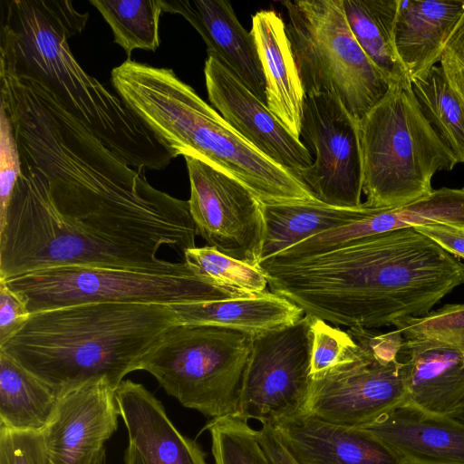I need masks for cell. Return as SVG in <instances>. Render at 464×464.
<instances>
[{"mask_svg": "<svg viewBox=\"0 0 464 464\" xmlns=\"http://www.w3.org/2000/svg\"><path fill=\"white\" fill-rule=\"evenodd\" d=\"M142 173L78 120L43 133L0 218V279L68 266L193 275L158 256L196 247L188 201Z\"/></svg>", "mask_w": 464, "mask_h": 464, "instance_id": "cell-1", "label": "cell"}, {"mask_svg": "<svg viewBox=\"0 0 464 464\" xmlns=\"http://www.w3.org/2000/svg\"><path fill=\"white\" fill-rule=\"evenodd\" d=\"M268 286L336 325L395 326L464 283V264L415 227L372 235L283 266L258 265Z\"/></svg>", "mask_w": 464, "mask_h": 464, "instance_id": "cell-2", "label": "cell"}, {"mask_svg": "<svg viewBox=\"0 0 464 464\" xmlns=\"http://www.w3.org/2000/svg\"><path fill=\"white\" fill-rule=\"evenodd\" d=\"M88 18L72 1H3L0 71L41 82L130 167L165 169L172 154L70 50L69 38L82 33Z\"/></svg>", "mask_w": 464, "mask_h": 464, "instance_id": "cell-3", "label": "cell"}, {"mask_svg": "<svg viewBox=\"0 0 464 464\" xmlns=\"http://www.w3.org/2000/svg\"><path fill=\"white\" fill-rule=\"evenodd\" d=\"M179 321L169 304L93 303L30 314L0 351L58 397L105 380L116 391Z\"/></svg>", "mask_w": 464, "mask_h": 464, "instance_id": "cell-4", "label": "cell"}, {"mask_svg": "<svg viewBox=\"0 0 464 464\" xmlns=\"http://www.w3.org/2000/svg\"><path fill=\"white\" fill-rule=\"evenodd\" d=\"M117 94L175 158L200 160L232 176L263 204L318 201L288 170L239 135L169 68L127 59L114 67Z\"/></svg>", "mask_w": 464, "mask_h": 464, "instance_id": "cell-5", "label": "cell"}, {"mask_svg": "<svg viewBox=\"0 0 464 464\" xmlns=\"http://www.w3.org/2000/svg\"><path fill=\"white\" fill-rule=\"evenodd\" d=\"M365 203L398 208L430 192L432 177L459 164L423 115L405 75L357 121Z\"/></svg>", "mask_w": 464, "mask_h": 464, "instance_id": "cell-6", "label": "cell"}, {"mask_svg": "<svg viewBox=\"0 0 464 464\" xmlns=\"http://www.w3.org/2000/svg\"><path fill=\"white\" fill-rule=\"evenodd\" d=\"M286 32L305 96L337 97L360 121L387 92L391 82L358 44L343 0L281 1Z\"/></svg>", "mask_w": 464, "mask_h": 464, "instance_id": "cell-7", "label": "cell"}, {"mask_svg": "<svg viewBox=\"0 0 464 464\" xmlns=\"http://www.w3.org/2000/svg\"><path fill=\"white\" fill-rule=\"evenodd\" d=\"M254 334L206 325L171 326L143 358L167 394L211 419L236 416Z\"/></svg>", "mask_w": 464, "mask_h": 464, "instance_id": "cell-8", "label": "cell"}, {"mask_svg": "<svg viewBox=\"0 0 464 464\" xmlns=\"http://www.w3.org/2000/svg\"><path fill=\"white\" fill-rule=\"evenodd\" d=\"M354 340L343 358L311 375L305 411L351 427L368 425L407 401L399 360L403 337L352 327Z\"/></svg>", "mask_w": 464, "mask_h": 464, "instance_id": "cell-9", "label": "cell"}, {"mask_svg": "<svg viewBox=\"0 0 464 464\" xmlns=\"http://www.w3.org/2000/svg\"><path fill=\"white\" fill-rule=\"evenodd\" d=\"M3 281L24 301L30 314L93 303L171 304L235 298L194 275L96 266L50 267Z\"/></svg>", "mask_w": 464, "mask_h": 464, "instance_id": "cell-10", "label": "cell"}, {"mask_svg": "<svg viewBox=\"0 0 464 464\" xmlns=\"http://www.w3.org/2000/svg\"><path fill=\"white\" fill-rule=\"evenodd\" d=\"M312 317L254 335L237 417L262 424L305 412L310 388Z\"/></svg>", "mask_w": 464, "mask_h": 464, "instance_id": "cell-11", "label": "cell"}, {"mask_svg": "<svg viewBox=\"0 0 464 464\" xmlns=\"http://www.w3.org/2000/svg\"><path fill=\"white\" fill-rule=\"evenodd\" d=\"M314 150L313 164L296 179L329 206H362V162L357 121L328 93L305 96L300 138Z\"/></svg>", "mask_w": 464, "mask_h": 464, "instance_id": "cell-12", "label": "cell"}, {"mask_svg": "<svg viewBox=\"0 0 464 464\" xmlns=\"http://www.w3.org/2000/svg\"><path fill=\"white\" fill-rule=\"evenodd\" d=\"M184 158L197 234L219 252L257 266L266 237L264 204L232 176L196 158Z\"/></svg>", "mask_w": 464, "mask_h": 464, "instance_id": "cell-13", "label": "cell"}, {"mask_svg": "<svg viewBox=\"0 0 464 464\" xmlns=\"http://www.w3.org/2000/svg\"><path fill=\"white\" fill-rule=\"evenodd\" d=\"M119 418L115 390L105 380L62 394L41 431L48 464H99Z\"/></svg>", "mask_w": 464, "mask_h": 464, "instance_id": "cell-14", "label": "cell"}, {"mask_svg": "<svg viewBox=\"0 0 464 464\" xmlns=\"http://www.w3.org/2000/svg\"><path fill=\"white\" fill-rule=\"evenodd\" d=\"M204 74L213 108L254 148L295 177L313 164L301 140L221 63L208 56Z\"/></svg>", "mask_w": 464, "mask_h": 464, "instance_id": "cell-15", "label": "cell"}, {"mask_svg": "<svg viewBox=\"0 0 464 464\" xmlns=\"http://www.w3.org/2000/svg\"><path fill=\"white\" fill-rule=\"evenodd\" d=\"M270 425L298 464H406L362 428L333 422L310 412Z\"/></svg>", "mask_w": 464, "mask_h": 464, "instance_id": "cell-16", "label": "cell"}, {"mask_svg": "<svg viewBox=\"0 0 464 464\" xmlns=\"http://www.w3.org/2000/svg\"><path fill=\"white\" fill-rule=\"evenodd\" d=\"M160 1L163 12L180 14L197 30L208 56L221 63L266 103V80L254 37L242 26L229 1Z\"/></svg>", "mask_w": 464, "mask_h": 464, "instance_id": "cell-17", "label": "cell"}, {"mask_svg": "<svg viewBox=\"0 0 464 464\" xmlns=\"http://www.w3.org/2000/svg\"><path fill=\"white\" fill-rule=\"evenodd\" d=\"M446 223L464 226V188H441L398 208H377L364 218L310 237L290 247L300 261L339 249L361 238L401 228Z\"/></svg>", "mask_w": 464, "mask_h": 464, "instance_id": "cell-18", "label": "cell"}, {"mask_svg": "<svg viewBox=\"0 0 464 464\" xmlns=\"http://www.w3.org/2000/svg\"><path fill=\"white\" fill-rule=\"evenodd\" d=\"M360 428L406 464H464V421L450 415L427 412L405 401Z\"/></svg>", "mask_w": 464, "mask_h": 464, "instance_id": "cell-19", "label": "cell"}, {"mask_svg": "<svg viewBox=\"0 0 464 464\" xmlns=\"http://www.w3.org/2000/svg\"><path fill=\"white\" fill-rule=\"evenodd\" d=\"M115 399L128 443L143 464H207L199 445L176 428L162 402L141 383L123 380Z\"/></svg>", "mask_w": 464, "mask_h": 464, "instance_id": "cell-20", "label": "cell"}, {"mask_svg": "<svg viewBox=\"0 0 464 464\" xmlns=\"http://www.w3.org/2000/svg\"><path fill=\"white\" fill-rule=\"evenodd\" d=\"M407 401L430 413L452 415L464 401V355L428 339H404L399 352Z\"/></svg>", "mask_w": 464, "mask_h": 464, "instance_id": "cell-21", "label": "cell"}, {"mask_svg": "<svg viewBox=\"0 0 464 464\" xmlns=\"http://www.w3.org/2000/svg\"><path fill=\"white\" fill-rule=\"evenodd\" d=\"M254 37L266 80V103L274 115L300 139L305 93L286 25L274 10L252 17Z\"/></svg>", "mask_w": 464, "mask_h": 464, "instance_id": "cell-22", "label": "cell"}, {"mask_svg": "<svg viewBox=\"0 0 464 464\" xmlns=\"http://www.w3.org/2000/svg\"><path fill=\"white\" fill-rule=\"evenodd\" d=\"M463 14L464 0H400L395 48L411 80L440 63Z\"/></svg>", "mask_w": 464, "mask_h": 464, "instance_id": "cell-23", "label": "cell"}, {"mask_svg": "<svg viewBox=\"0 0 464 464\" xmlns=\"http://www.w3.org/2000/svg\"><path fill=\"white\" fill-rule=\"evenodd\" d=\"M169 305L179 324L227 328L254 335L290 325L304 315L296 304L270 291L255 297Z\"/></svg>", "mask_w": 464, "mask_h": 464, "instance_id": "cell-24", "label": "cell"}, {"mask_svg": "<svg viewBox=\"0 0 464 464\" xmlns=\"http://www.w3.org/2000/svg\"><path fill=\"white\" fill-rule=\"evenodd\" d=\"M372 208L365 202L355 208L333 207L320 201L264 204L266 237L260 261L310 237L361 220Z\"/></svg>", "mask_w": 464, "mask_h": 464, "instance_id": "cell-25", "label": "cell"}, {"mask_svg": "<svg viewBox=\"0 0 464 464\" xmlns=\"http://www.w3.org/2000/svg\"><path fill=\"white\" fill-rule=\"evenodd\" d=\"M58 400L49 386L0 351V427L41 432Z\"/></svg>", "mask_w": 464, "mask_h": 464, "instance_id": "cell-26", "label": "cell"}, {"mask_svg": "<svg viewBox=\"0 0 464 464\" xmlns=\"http://www.w3.org/2000/svg\"><path fill=\"white\" fill-rule=\"evenodd\" d=\"M343 4L352 33L375 66L390 82L407 75L395 48L400 0H343Z\"/></svg>", "mask_w": 464, "mask_h": 464, "instance_id": "cell-27", "label": "cell"}, {"mask_svg": "<svg viewBox=\"0 0 464 464\" xmlns=\"http://www.w3.org/2000/svg\"><path fill=\"white\" fill-rule=\"evenodd\" d=\"M411 82L426 120L458 162L464 163V102L442 68L435 65Z\"/></svg>", "mask_w": 464, "mask_h": 464, "instance_id": "cell-28", "label": "cell"}, {"mask_svg": "<svg viewBox=\"0 0 464 464\" xmlns=\"http://www.w3.org/2000/svg\"><path fill=\"white\" fill-rule=\"evenodd\" d=\"M111 28L114 43L130 59L135 49L156 51L160 44V0H90Z\"/></svg>", "mask_w": 464, "mask_h": 464, "instance_id": "cell-29", "label": "cell"}, {"mask_svg": "<svg viewBox=\"0 0 464 464\" xmlns=\"http://www.w3.org/2000/svg\"><path fill=\"white\" fill-rule=\"evenodd\" d=\"M183 261L198 279L235 298L255 297L268 291L267 278L258 266L230 257L210 246L188 249Z\"/></svg>", "mask_w": 464, "mask_h": 464, "instance_id": "cell-30", "label": "cell"}, {"mask_svg": "<svg viewBox=\"0 0 464 464\" xmlns=\"http://www.w3.org/2000/svg\"><path fill=\"white\" fill-rule=\"evenodd\" d=\"M203 430L210 433L216 464H271L247 420L237 416L211 419Z\"/></svg>", "mask_w": 464, "mask_h": 464, "instance_id": "cell-31", "label": "cell"}, {"mask_svg": "<svg viewBox=\"0 0 464 464\" xmlns=\"http://www.w3.org/2000/svg\"><path fill=\"white\" fill-rule=\"evenodd\" d=\"M404 339H428L458 349L464 355V304H449L395 326Z\"/></svg>", "mask_w": 464, "mask_h": 464, "instance_id": "cell-32", "label": "cell"}, {"mask_svg": "<svg viewBox=\"0 0 464 464\" xmlns=\"http://www.w3.org/2000/svg\"><path fill=\"white\" fill-rule=\"evenodd\" d=\"M313 345L310 376L339 362L347 351L355 345L346 331L333 327L325 321L312 317Z\"/></svg>", "mask_w": 464, "mask_h": 464, "instance_id": "cell-33", "label": "cell"}, {"mask_svg": "<svg viewBox=\"0 0 464 464\" xmlns=\"http://www.w3.org/2000/svg\"><path fill=\"white\" fill-rule=\"evenodd\" d=\"M21 175L20 154L12 122L0 106V218L7 210Z\"/></svg>", "mask_w": 464, "mask_h": 464, "instance_id": "cell-34", "label": "cell"}, {"mask_svg": "<svg viewBox=\"0 0 464 464\" xmlns=\"http://www.w3.org/2000/svg\"><path fill=\"white\" fill-rule=\"evenodd\" d=\"M0 464H48L42 433L0 427Z\"/></svg>", "mask_w": 464, "mask_h": 464, "instance_id": "cell-35", "label": "cell"}, {"mask_svg": "<svg viewBox=\"0 0 464 464\" xmlns=\"http://www.w3.org/2000/svg\"><path fill=\"white\" fill-rule=\"evenodd\" d=\"M439 64L464 102V14L447 42Z\"/></svg>", "mask_w": 464, "mask_h": 464, "instance_id": "cell-36", "label": "cell"}, {"mask_svg": "<svg viewBox=\"0 0 464 464\" xmlns=\"http://www.w3.org/2000/svg\"><path fill=\"white\" fill-rule=\"evenodd\" d=\"M29 316L24 301L0 280V346L24 326Z\"/></svg>", "mask_w": 464, "mask_h": 464, "instance_id": "cell-37", "label": "cell"}, {"mask_svg": "<svg viewBox=\"0 0 464 464\" xmlns=\"http://www.w3.org/2000/svg\"><path fill=\"white\" fill-rule=\"evenodd\" d=\"M415 228L456 257L464 258V226L435 223Z\"/></svg>", "mask_w": 464, "mask_h": 464, "instance_id": "cell-38", "label": "cell"}, {"mask_svg": "<svg viewBox=\"0 0 464 464\" xmlns=\"http://www.w3.org/2000/svg\"><path fill=\"white\" fill-rule=\"evenodd\" d=\"M257 439L271 464H298L270 424H262L261 429L257 430Z\"/></svg>", "mask_w": 464, "mask_h": 464, "instance_id": "cell-39", "label": "cell"}, {"mask_svg": "<svg viewBox=\"0 0 464 464\" xmlns=\"http://www.w3.org/2000/svg\"><path fill=\"white\" fill-rule=\"evenodd\" d=\"M123 464H143L139 452L130 443H128V446L125 449Z\"/></svg>", "mask_w": 464, "mask_h": 464, "instance_id": "cell-40", "label": "cell"}, {"mask_svg": "<svg viewBox=\"0 0 464 464\" xmlns=\"http://www.w3.org/2000/svg\"><path fill=\"white\" fill-rule=\"evenodd\" d=\"M451 416L464 421V401L458 407Z\"/></svg>", "mask_w": 464, "mask_h": 464, "instance_id": "cell-41", "label": "cell"}, {"mask_svg": "<svg viewBox=\"0 0 464 464\" xmlns=\"http://www.w3.org/2000/svg\"><path fill=\"white\" fill-rule=\"evenodd\" d=\"M104 462H105V459L101 461L99 464H104Z\"/></svg>", "mask_w": 464, "mask_h": 464, "instance_id": "cell-42", "label": "cell"}]
</instances>
